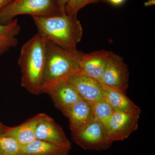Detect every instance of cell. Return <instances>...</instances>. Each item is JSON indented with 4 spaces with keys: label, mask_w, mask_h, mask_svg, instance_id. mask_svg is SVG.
Wrapping results in <instances>:
<instances>
[{
    "label": "cell",
    "mask_w": 155,
    "mask_h": 155,
    "mask_svg": "<svg viewBox=\"0 0 155 155\" xmlns=\"http://www.w3.org/2000/svg\"><path fill=\"white\" fill-rule=\"evenodd\" d=\"M46 40L37 33L22 45L18 60L22 87L31 94H41L46 61Z\"/></svg>",
    "instance_id": "6da1fadb"
},
{
    "label": "cell",
    "mask_w": 155,
    "mask_h": 155,
    "mask_svg": "<svg viewBox=\"0 0 155 155\" xmlns=\"http://www.w3.org/2000/svg\"><path fill=\"white\" fill-rule=\"evenodd\" d=\"M38 33L47 40L66 49H77L83 35V28L77 16L66 14L32 17Z\"/></svg>",
    "instance_id": "7a4b0ae2"
},
{
    "label": "cell",
    "mask_w": 155,
    "mask_h": 155,
    "mask_svg": "<svg viewBox=\"0 0 155 155\" xmlns=\"http://www.w3.org/2000/svg\"><path fill=\"white\" fill-rule=\"evenodd\" d=\"M80 51L66 49L46 40V61L42 81L45 87L81 72Z\"/></svg>",
    "instance_id": "3957f363"
},
{
    "label": "cell",
    "mask_w": 155,
    "mask_h": 155,
    "mask_svg": "<svg viewBox=\"0 0 155 155\" xmlns=\"http://www.w3.org/2000/svg\"><path fill=\"white\" fill-rule=\"evenodd\" d=\"M62 14L57 0H14L0 11V24H6L19 15L48 17Z\"/></svg>",
    "instance_id": "277c9868"
},
{
    "label": "cell",
    "mask_w": 155,
    "mask_h": 155,
    "mask_svg": "<svg viewBox=\"0 0 155 155\" xmlns=\"http://www.w3.org/2000/svg\"><path fill=\"white\" fill-rule=\"evenodd\" d=\"M71 134L72 140L84 150H104L113 143L105 126L94 116L85 125L71 131Z\"/></svg>",
    "instance_id": "5b68a950"
},
{
    "label": "cell",
    "mask_w": 155,
    "mask_h": 155,
    "mask_svg": "<svg viewBox=\"0 0 155 155\" xmlns=\"http://www.w3.org/2000/svg\"><path fill=\"white\" fill-rule=\"evenodd\" d=\"M141 110L130 112L114 111L107 126L111 141H121L137 130Z\"/></svg>",
    "instance_id": "8992f818"
},
{
    "label": "cell",
    "mask_w": 155,
    "mask_h": 155,
    "mask_svg": "<svg viewBox=\"0 0 155 155\" xmlns=\"http://www.w3.org/2000/svg\"><path fill=\"white\" fill-rule=\"evenodd\" d=\"M129 73L124 59L110 51L100 83L110 88L126 91L129 86Z\"/></svg>",
    "instance_id": "52a82bcc"
},
{
    "label": "cell",
    "mask_w": 155,
    "mask_h": 155,
    "mask_svg": "<svg viewBox=\"0 0 155 155\" xmlns=\"http://www.w3.org/2000/svg\"><path fill=\"white\" fill-rule=\"evenodd\" d=\"M41 93L47 94L51 99L56 107L63 114L70 106L82 99L67 78L45 87L42 89Z\"/></svg>",
    "instance_id": "ba28073f"
},
{
    "label": "cell",
    "mask_w": 155,
    "mask_h": 155,
    "mask_svg": "<svg viewBox=\"0 0 155 155\" xmlns=\"http://www.w3.org/2000/svg\"><path fill=\"white\" fill-rule=\"evenodd\" d=\"M110 51L104 50L84 53L80 51L81 72L100 82L105 70Z\"/></svg>",
    "instance_id": "9c48e42d"
},
{
    "label": "cell",
    "mask_w": 155,
    "mask_h": 155,
    "mask_svg": "<svg viewBox=\"0 0 155 155\" xmlns=\"http://www.w3.org/2000/svg\"><path fill=\"white\" fill-rule=\"evenodd\" d=\"M35 136L36 139L62 146L71 147V143L62 127L45 114H41L36 126Z\"/></svg>",
    "instance_id": "30bf717a"
},
{
    "label": "cell",
    "mask_w": 155,
    "mask_h": 155,
    "mask_svg": "<svg viewBox=\"0 0 155 155\" xmlns=\"http://www.w3.org/2000/svg\"><path fill=\"white\" fill-rule=\"evenodd\" d=\"M67 78L83 99L94 104L103 98L102 85L97 81L81 72L72 74Z\"/></svg>",
    "instance_id": "8fae6325"
},
{
    "label": "cell",
    "mask_w": 155,
    "mask_h": 155,
    "mask_svg": "<svg viewBox=\"0 0 155 155\" xmlns=\"http://www.w3.org/2000/svg\"><path fill=\"white\" fill-rule=\"evenodd\" d=\"M68 118L71 131L85 125L94 116L92 104L81 99L70 106L64 114Z\"/></svg>",
    "instance_id": "7c38bea8"
},
{
    "label": "cell",
    "mask_w": 155,
    "mask_h": 155,
    "mask_svg": "<svg viewBox=\"0 0 155 155\" xmlns=\"http://www.w3.org/2000/svg\"><path fill=\"white\" fill-rule=\"evenodd\" d=\"M71 147L62 146L35 139L21 147L19 155H68Z\"/></svg>",
    "instance_id": "4fadbf2b"
},
{
    "label": "cell",
    "mask_w": 155,
    "mask_h": 155,
    "mask_svg": "<svg viewBox=\"0 0 155 155\" xmlns=\"http://www.w3.org/2000/svg\"><path fill=\"white\" fill-rule=\"evenodd\" d=\"M102 85L103 97L110 104L114 111L130 112L140 110L126 96L125 92L110 88L103 84Z\"/></svg>",
    "instance_id": "5bb4252c"
},
{
    "label": "cell",
    "mask_w": 155,
    "mask_h": 155,
    "mask_svg": "<svg viewBox=\"0 0 155 155\" xmlns=\"http://www.w3.org/2000/svg\"><path fill=\"white\" fill-rule=\"evenodd\" d=\"M41 114L28 119L21 125L10 127L6 134L15 139L21 146L30 143L36 139L35 131Z\"/></svg>",
    "instance_id": "9a60e30c"
},
{
    "label": "cell",
    "mask_w": 155,
    "mask_h": 155,
    "mask_svg": "<svg viewBox=\"0 0 155 155\" xmlns=\"http://www.w3.org/2000/svg\"><path fill=\"white\" fill-rule=\"evenodd\" d=\"M21 28L17 19L6 24H0V56L17 46Z\"/></svg>",
    "instance_id": "2e32d148"
},
{
    "label": "cell",
    "mask_w": 155,
    "mask_h": 155,
    "mask_svg": "<svg viewBox=\"0 0 155 155\" xmlns=\"http://www.w3.org/2000/svg\"><path fill=\"white\" fill-rule=\"evenodd\" d=\"M92 104L94 116L106 127L114 112L113 108L104 97L101 99Z\"/></svg>",
    "instance_id": "e0dca14e"
},
{
    "label": "cell",
    "mask_w": 155,
    "mask_h": 155,
    "mask_svg": "<svg viewBox=\"0 0 155 155\" xmlns=\"http://www.w3.org/2000/svg\"><path fill=\"white\" fill-rule=\"evenodd\" d=\"M21 146L5 133L0 134V155H19Z\"/></svg>",
    "instance_id": "ac0fdd59"
},
{
    "label": "cell",
    "mask_w": 155,
    "mask_h": 155,
    "mask_svg": "<svg viewBox=\"0 0 155 155\" xmlns=\"http://www.w3.org/2000/svg\"><path fill=\"white\" fill-rule=\"evenodd\" d=\"M100 2H107V0H69L65 8V14L77 16L78 11L87 5Z\"/></svg>",
    "instance_id": "d6986e66"
},
{
    "label": "cell",
    "mask_w": 155,
    "mask_h": 155,
    "mask_svg": "<svg viewBox=\"0 0 155 155\" xmlns=\"http://www.w3.org/2000/svg\"><path fill=\"white\" fill-rule=\"evenodd\" d=\"M61 14H65V8L69 0H57Z\"/></svg>",
    "instance_id": "ffe728a7"
},
{
    "label": "cell",
    "mask_w": 155,
    "mask_h": 155,
    "mask_svg": "<svg viewBox=\"0 0 155 155\" xmlns=\"http://www.w3.org/2000/svg\"><path fill=\"white\" fill-rule=\"evenodd\" d=\"M126 0H107V2L115 6H119L123 5Z\"/></svg>",
    "instance_id": "44dd1931"
},
{
    "label": "cell",
    "mask_w": 155,
    "mask_h": 155,
    "mask_svg": "<svg viewBox=\"0 0 155 155\" xmlns=\"http://www.w3.org/2000/svg\"><path fill=\"white\" fill-rule=\"evenodd\" d=\"M10 128V127H7L0 122V134L5 133Z\"/></svg>",
    "instance_id": "7402d4cb"
},
{
    "label": "cell",
    "mask_w": 155,
    "mask_h": 155,
    "mask_svg": "<svg viewBox=\"0 0 155 155\" xmlns=\"http://www.w3.org/2000/svg\"><path fill=\"white\" fill-rule=\"evenodd\" d=\"M10 3V0H0V11Z\"/></svg>",
    "instance_id": "603a6c76"
},
{
    "label": "cell",
    "mask_w": 155,
    "mask_h": 155,
    "mask_svg": "<svg viewBox=\"0 0 155 155\" xmlns=\"http://www.w3.org/2000/svg\"><path fill=\"white\" fill-rule=\"evenodd\" d=\"M155 0H149L148 1L144 3V5L146 7H148V6L153 5H155Z\"/></svg>",
    "instance_id": "cb8c5ba5"
},
{
    "label": "cell",
    "mask_w": 155,
    "mask_h": 155,
    "mask_svg": "<svg viewBox=\"0 0 155 155\" xmlns=\"http://www.w3.org/2000/svg\"><path fill=\"white\" fill-rule=\"evenodd\" d=\"M13 1H14V0H10V3H11V2Z\"/></svg>",
    "instance_id": "d4e9b609"
}]
</instances>
